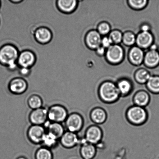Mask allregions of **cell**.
<instances>
[{
  "label": "cell",
  "mask_w": 159,
  "mask_h": 159,
  "mask_svg": "<svg viewBox=\"0 0 159 159\" xmlns=\"http://www.w3.org/2000/svg\"><path fill=\"white\" fill-rule=\"evenodd\" d=\"M20 52L13 45L7 43L0 48V64L7 66L10 70L19 67L17 60Z\"/></svg>",
  "instance_id": "6da1fadb"
},
{
  "label": "cell",
  "mask_w": 159,
  "mask_h": 159,
  "mask_svg": "<svg viewBox=\"0 0 159 159\" xmlns=\"http://www.w3.org/2000/svg\"><path fill=\"white\" fill-rule=\"evenodd\" d=\"M98 97L104 103L112 104L117 102L121 97L116 84L111 81H106L99 86Z\"/></svg>",
  "instance_id": "7a4b0ae2"
},
{
  "label": "cell",
  "mask_w": 159,
  "mask_h": 159,
  "mask_svg": "<svg viewBox=\"0 0 159 159\" xmlns=\"http://www.w3.org/2000/svg\"><path fill=\"white\" fill-rule=\"evenodd\" d=\"M126 120L129 124L135 126H140L145 124L148 120V112L145 107L133 105L126 110Z\"/></svg>",
  "instance_id": "3957f363"
},
{
  "label": "cell",
  "mask_w": 159,
  "mask_h": 159,
  "mask_svg": "<svg viewBox=\"0 0 159 159\" xmlns=\"http://www.w3.org/2000/svg\"><path fill=\"white\" fill-rule=\"evenodd\" d=\"M64 124L66 131L78 134L83 128L84 118L80 113L72 112L68 114Z\"/></svg>",
  "instance_id": "277c9868"
},
{
  "label": "cell",
  "mask_w": 159,
  "mask_h": 159,
  "mask_svg": "<svg viewBox=\"0 0 159 159\" xmlns=\"http://www.w3.org/2000/svg\"><path fill=\"white\" fill-rule=\"evenodd\" d=\"M68 114L67 109L61 104H54L48 108V120L51 122L63 124Z\"/></svg>",
  "instance_id": "5b68a950"
},
{
  "label": "cell",
  "mask_w": 159,
  "mask_h": 159,
  "mask_svg": "<svg viewBox=\"0 0 159 159\" xmlns=\"http://www.w3.org/2000/svg\"><path fill=\"white\" fill-rule=\"evenodd\" d=\"M103 137V132L99 125L93 124L86 129L84 139L87 142L96 146L101 143Z\"/></svg>",
  "instance_id": "8992f818"
},
{
  "label": "cell",
  "mask_w": 159,
  "mask_h": 159,
  "mask_svg": "<svg viewBox=\"0 0 159 159\" xmlns=\"http://www.w3.org/2000/svg\"><path fill=\"white\" fill-rule=\"evenodd\" d=\"M46 132L43 126L31 125L26 131V137L32 144L41 145Z\"/></svg>",
  "instance_id": "52a82bcc"
},
{
  "label": "cell",
  "mask_w": 159,
  "mask_h": 159,
  "mask_svg": "<svg viewBox=\"0 0 159 159\" xmlns=\"http://www.w3.org/2000/svg\"><path fill=\"white\" fill-rule=\"evenodd\" d=\"M105 56L109 63L113 65L118 64L124 58V50L119 44H113L107 49Z\"/></svg>",
  "instance_id": "ba28073f"
},
{
  "label": "cell",
  "mask_w": 159,
  "mask_h": 159,
  "mask_svg": "<svg viewBox=\"0 0 159 159\" xmlns=\"http://www.w3.org/2000/svg\"><path fill=\"white\" fill-rule=\"evenodd\" d=\"M29 84L22 77H16L11 80L7 84V89L11 93L21 95L26 93L29 88Z\"/></svg>",
  "instance_id": "9c48e42d"
},
{
  "label": "cell",
  "mask_w": 159,
  "mask_h": 159,
  "mask_svg": "<svg viewBox=\"0 0 159 159\" xmlns=\"http://www.w3.org/2000/svg\"><path fill=\"white\" fill-rule=\"evenodd\" d=\"M28 119L31 125L43 126L48 120V109L43 107L32 110L29 114Z\"/></svg>",
  "instance_id": "30bf717a"
},
{
  "label": "cell",
  "mask_w": 159,
  "mask_h": 159,
  "mask_svg": "<svg viewBox=\"0 0 159 159\" xmlns=\"http://www.w3.org/2000/svg\"><path fill=\"white\" fill-rule=\"evenodd\" d=\"M81 139L78 134L65 131L59 140V143L64 148L71 149L80 145Z\"/></svg>",
  "instance_id": "8fae6325"
},
{
  "label": "cell",
  "mask_w": 159,
  "mask_h": 159,
  "mask_svg": "<svg viewBox=\"0 0 159 159\" xmlns=\"http://www.w3.org/2000/svg\"><path fill=\"white\" fill-rule=\"evenodd\" d=\"M36 60L35 54L32 51L25 50L20 52L17 64L20 67L31 68Z\"/></svg>",
  "instance_id": "7c38bea8"
},
{
  "label": "cell",
  "mask_w": 159,
  "mask_h": 159,
  "mask_svg": "<svg viewBox=\"0 0 159 159\" xmlns=\"http://www.w3.org/2000/svg\"><path fill=\"white\" fill-rule=\"evenodd\" d=\"M79 153L83 159H93L97 152V148L93 144L87 142L83 138L81 139Z\"/></svg>",
  "instance_id": "4fadbf2b"
},
{
  "label": "cell",
  "mask_w": 159,
  "mask_h": 159,
  "mask_svg": "<svg viewBox=\"0 0 159 159\" xmlns=\"http://www.w3.org/2000/svg\"><path fill=\"white\" fill-rule=\"evenodd\" d=\"M89 116L92 122L98 125L104 124L107 119V111L102 107H99L92 109L90 112Z\"/></svg>",
  "instance_id": "5bb4252c"
},
{
  "label": "cell",
  "mask_w": 159,
  "mask_h": 159,
  "mask_svg": "<svg viewBox=\"0 0 159 159\" xmlns=\"http://www.w3.org/2000/svg\"><path fill=\"white\" fill-rule=\"evenodd\" d=\"M102 39L97 30H93L89 31L86 35L85 42L89 49L96 50L101 46Z\"/></svg>",
  "instance_id": "9a60e30c"
},
{
  "label": "cell",
  "mask_w": 159,
  "mask_h": 159,
  "mask_svg": "<svg viewBox=\"0 0 159 159\" xmlns=\"http://www.w3.org/2000/svg\"><path fill=\"white\" fill-rule=\"evenodd\" d=\"M154 38L150 32H141L137 35L136 43L137 46L142 49L150 48L154 43Z\"/></svg>",
  "instance_id": "2e32d148"
},
{
  "label": "cell",
  "mask_w": 159,
  "mask_h": 159,
  "mask_svg": "<svg viewBox=\"0 0 159 159\" xmlns=\"http://www.w3.org/2000/svg\"><path fill=\"white\" fill-rule=\"evenodd\" d=\"M151 101L150 94L148 92L144 90L137 91L132 98L134 105L145 108L149 105Z\"/></svg>",
  "instance_id": "e0dca14e"
},
{
  "label": "cell",
  "mask_w": 159,
  "mask_h": 159,
  "mask_svg": "<svg viewBox=\"0 0 159 159\" xmlns=\"http://www.w3.org/2000/svg\"><path fill=\"white\" fill-rule=\"evenodd\" d=\"M35 39L38 43L46 44L52 40V34L49 28L41 26L36 30L34 34Z\"/></svg>",
  "instance_id": "ac0fdd59"
},
{
  "label": "cell",
  "mask_w": 159,
  "mask_h": 159,
  "mask_svg": "<svg viewBox=\"0 0 159 159\" xmlns=\"http://www.w3.org/2000/svg\"><path fill=\"white\" fill-rule=\"evenodd\" d=\"M43 127L46 132L53 135L59 140L66 131L63 124L51 122L49 120L45 123Z\"/></svg>",
  "instance_id": "d6986e66"
},
{
  "label": "cell",
  "mask_w": 159,
  "mask_h": 159,
  "mask_svg": "<svg viewBox=\"0 0 159 159\" xmlns=\"http://www.w3.org/2000/svg\"><path fill=\"white\" fill-rule=\"evenodd\" d=\"M77 0H57V8L63 13L70 14L75 11L79 5Z\"/></svg>",
  "instance_id": "ffe728a7"
},
{
  "label": "cell",
  "mask_w": 159,
  "mask_h": 159,
  "mask_svg": "<svg viewBox=\"0 0 159 159\" xmlns=\"http://www.w3.org/2000/svg\"><path fill=\"white\" fill-rule=\"evenodd\" d=\"M144 55L143 49L138 46H134L129 51V60L132 65L139 66L143 63Z\"/></svg>",
  "instance_id": "44dd1931"
},
{
  "label": "cell",
  "mask_w": 159,
  "mask_h": 159,
  "mask_svg": "<svg viewBox=\"0 0 159 159\" xmlns=\"http://www.w3.org/2000/svg\"><path fill=\"white\" fill-rule=\"evenodd\" d=\"M121 97H126L132 93L133 85L130 80L127 79L119 80L116 83Z\"/></svg>",
  "instance_id": "7402d4cb"
},
{
  "label": "cell",
  "mask_w": 159,
  "mask_h": 159,
  "mask_svg": "<svg viewBox=\"0 0 159 159\" xmlns=\"http://www.w3.org/2000/svg\"><path fill=\"white\" fill-rule=\"evenodd\" d=\"M148 67L152 68L156 67L159 65V53L158 50H149L145 54L144 61Z\"/></svg>",
  "instance_id": "603a6c76"
},
{
  "label": "cell",
  "mask_w": 159,
  "mask_h": 159,
  "mask_svg": "<svg viewBox=\"0 0 159 159\" xmlns=\"http://www.w3.org/2000/svg\"><path fill=\"white\" fill-rule=\"evenodd\" d=\"M26 102L28 107L32 110L43 107V98L39 95L36 93L30 95L28 98Z\"/></svg>",
  "instance_id": "cb8c5ba5"
},
{
  "label": "cell",
  "mask_w": 159,
  "mask_h": 159,
  "mask_svg": "<svg viewBox=\"0 0 159 159\" xmlns=\"http://www.w3.org/2000/svg\"><path fill=\"white\" fill-rule=\"evenodd\" d=\"M59 140L51 134L46 132L42 141L41 146L52 150L58 146Z\"/></svg>",
  "instance_id": "d4e9b609"
},
{
  "label": "cell",
  "mask_w": 159,
  "mask_h": 159,
  "mask_svg": "<svg viewBox=\"0 0 159 159\" xmlns=\"http://www.w3.org/2000/svg\"><path fill=\"white\" fill-rule=\"evenodd\" d=\"M146 84V88L151 93L159 94V76L152 75Z\"/></svg>",
  "instance_id": "484cf974"
},
{
  "label": "cell",
  "mask_w": 159,
  "mask_h": 159,
  "mask_svg": "<svg viewBox=\"0 0 159 159\" xmlns=\"http://www.w3.org/2000/svg\"><path fill=\"white\" fill-rule=\"evenodd\" d=\"M150 73L146 69L141 68L138 70L135 73L134 78L135 80L140 84H146L151 77Z\"/></svg>",
  "instance_id": "4316f807"
},
{
  "label": "cell",
  "mask_w": 159,
  "mask_h": 159,
  "mask_svg": "<svg viewBox=\"0 0 159 159\" xmlns=\"http://www.w3.org/2000/svg\"><path fill=\"white\" fill-rule=\"evenodd\" d=\"M34 157L35 159H53V154L52 150L41 146L36 151Z\"/></svg>",
  "instance_id": "83f0119b"
},
{
  "label": "cell",
  "mask_w": 159,
  "mask_h": 159,
  "mask_svg": "<svg viewBox=\"0 0 159 159\" xmlns=\"http://www.w3.org/2000/svg\"><path fill=\"white\" fill-rule=\"evenodd\" d=\"M136 36L130 31H127L123 34L122 42L126 46H131L136 43Z\"/></svg>",
  "instance_id": "f1b7e54d"
},
{
  "label": "cell",
  "mask_w": 159,
  "mask_h": 159,
  "mask_svg": "<svg viewBox=\"0 0 159 159\" xmlns=\"http://www.w3.org/2000/svg\"><path fill=\"white\" fill-rule=\"evenodd\" d=\"M129 6L135 10H141L145 7L148 4L146 0H130L128 1Z\"/></svg>",
  "instance_id": "f546056e"
},
{
  "label": "cell",
  "mask_w": 159,
  "mask_h": 159,
  "mask_svg": "<svg viewBox=\"0 0 159 159\" xmlns=\"http://www.w3.org/2000/svg\"><path fill=\"white\" fill-rule=\"evenodd\" d=\"M123 34L121 31L115 30L110 32L109 37L111 40L113 44H119L122 42Z\"/></svg>",
  "instance_id": "4dcf8cb0"
},
{
  "label": "cell",
  "mask_w": 159,
  "mask_h": 159,
  "mask_svg": "<svg viewBox=\"0 0 159 159\" xmlns=\"http://www.w3.org/2000/svg\"><path fill=\"white\" fill-rule=\"evenodd\" d=\"M97 31L101 35H107L111 32L110 25L106 22H103L98 25Z\"/></svg>",
  "instance_id": "1f68e13d"
},
{
  "label": "cell",
  "mask_w": 159,
  "mask_h": 159,
  "mask_svg": "<svg viewBox=\"0 0 159 159\" xmlns=\"http://www.w3.org/2000/svg\"><path fill=\"white\" fill-rule=\"evenodd\" d=\"M113 44L111 40L109 37H104L102 38L101 46L105 48L106 49H107Z\"/></svg>",
  "instance_id": "d6a6232c"
},
{
  "label": "cell",
  "mask_w": 159,
  "mask_h": 159,
  "mask_svg": "<svg viewBox=\"0 0 159 159\" xmlns=\"http://www.w3.org/2000/svg\"><path fill=\"white\" fill-rule=\"evenodd\" d=\"M31 72L30 68H19V73L20 77L24 78L29 75Z\"/></svg>",
  "instance_id": "836d02e7"
},
{
  "label": "cell",
  "mask_w": 159,
  "mask_h": 159,
  "mask_svg": "<svg viewBox=\"0 0 159 159\" xmlns=\"http://www.w3.org/2000/svg\"><path fill=\"white\" fill-rule=\"evenodd\" d=\"M106 50L107 49L101 46L96 50L97 54L99 56L105 55Z\"/></svg>",
  "instance_id": "e575fe53"
},
{
  "label": "cell",
  "mask_w": 159,
  "mask_h": 159,
  "mask_svg": "<svg viewBox=\"0 0 159 159\" xmlns=\"http://www.w3.org/2000/svg\"><path fill=\"white\" fill-rule=\"evenodd\" d=\"M151 28L149 25L147 24H143L141 26V32H150Z\"/></svg>",
  "instance_id": "d590c367"
},
{
  "label": "cell",
  "mask_w": 159,
  "mask_h": 159,
  "mask_svg": "<svg viewBox=\"0 0 159 159\" xmlns=\"http://www.w3.org/2000/svg\"><path fill=\"white\" fill-rule=\"evenodd\" d=\"M10 1L14 4H17L21 2L22 0H10Z\"/></svg>",
  "instance_id": "8d00e7d4"
},
{
  "label": "cell",
  "mask_w": 159,
  "mask_h": 159,
  "mask_svg": "<svg viewBox=\"0 0 159 159\" xmlns=\"http://www.w3.org/2000/svg\"><path fill=\"white\" fill-rule=\"evenodd\" d=\"M16 159H28L24 156H20L19 157Z\"/></svg>",
  "instance_id": "74e56055"
},
{
  "label": "cell",
  "mask_w": 159,
  "mask_h": 159,
  "mask_svg": "<svg viewBox=\"0 0 159 159\" xmlns=\"http://www.w3.org/2000/svg\"><path fill=\"white\" fill-rule=\"evenodd\" d=\"M1 1H0V9H1Z\"/></svg>",
  "instance_id": "f35d334b"
},
{
  "label": "cell",
  "mask_w": 159,
  "mask_h": 159,
  "mask_svg": "<svg viewBox=\"0 0 159 159\" xmlns=\"http://www.w3.org/2000/svg\"><path fill=\"white\" fill-rule=\"evenodd\" d=\"M158 52L159 53V47L158 48Z\"/></svg>",
  "instance_id": "ab89813d"
}]
</instances>
